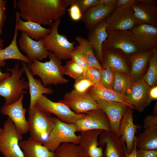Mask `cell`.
I'll list each match as a JSON object with an SVG mask.
<instances>
[{"label":"cell","instance_id":"cell-8","mask_svg":"<svg viewBox=\"0 0 157 157\" xmlns=\"http://www.w3.org/2000/svg\"><path fill=\"white\" fill-rule=\"evenodd\" d=\"M108 36L102 45V51H120L128 56L139 50L130 30L107 31Z\"/></svg>","mask_w":157,"mask_h":157},{"label":"cell","instance_id":"cell-31","mask_svg":"<svg viewBox=\"0 0 157 157\" xmlns=\"http://www.w3.org/2000/svg\"><path fill=\"white\" fill-rule=\"evenodd\" d=\"M136 147L146 150L157 149V125L145 129L136 137Z\"/></svg>","mask_w":157,"mask_h":157},{"label":"cell","instance_id":"cell-5","mask_svg":"<svg viewBox=\"0 0 157 157\" xmlns=\"http://www.w3.org/2000/svg\"><path fill=\"white\" fill-rule=\"evenodd\" d=\"M54 126L46 140L42 144L50 151L54 153L61 143L78 144L80 135H77L74 123L67 124L54 117Z\"/></svg>","mask_w":157,"mask_h":157},{"label":"cell","instance_id":"cell-45","mask_svg":"<svg viewBox=\"0 0 157 157\" xmlns=\"http://www.w3.org/2000/svg\"><path fill=\"white\" fill-rule=\"evenodd\" d=\"M136 157H157V149L146 150L137 148Z\"/></svg>","mask_w":157,"mask_h":157},{"label":"cell","instance_id":"cell-14","mask_svg":"<svg viewBox=\"0 0 157 157\" xmlns=\"http://www.w3.org/2000/svg\"><path fill=\"white\" fill-rule=\"evenodd\" d=\"M24 94H22L16 102L9 105H4L0 111L3 115L8 116L14 124L18 132L22 135L28 132V125L25 115L26 108L23 107Z\"/></svg>","mask_w":157,"mask_h":157},{"label":"cell","instance_id":"cell-43","mask_svg":"<svg viewBox=\"0 0 157 157\" xmlns=\"http://www.w3.org/2000/svg\"><path fill=\"white\" fill-rule=\"evenodd\" d=\"M6 0H1L0 2V35L2 33V28L6 17Z\"/></svg>","mask_w":157,"mask_h":157},{"label":"cell","instance_id":"cell-2","mask_svg":"<svg viewBox=\"0 0 157 157\" xmlns=\"http://www.w3.org/2000/svg\"><path fill=\"white\" fill-rule=\"evenodd\" d=\"M48 57V61L42 62L35 60L27 64L32 75L39 76L45 87L51 84L67 83L68 80L64 77V68L61 59L51 52Z\"/></svg>","mask_w":157,"mask_h":157},{"label":"cell","instance_id":"cell-21","mask_svg":"<svg viewBox=\"0 0 157 157\" xmlns=\"http://www.w3.org/2000/svg\"><path fill=\"white\" fill-rule=\"evenodd\" d=\"M116 8L99 3L89 8L83 15L81 20L89 31L105 20Z\"/></svg>","mask_w":157,"mask_h":157},{"label":"cell","instance_id":"cell-25","mask_svg":"<svg viewBox=\"0 0 157 157\" xmlns=\"http://www.w3.org/2000/svg\"><path fill=\"white\" fill-rule=\"evenodd\" d=\"M21 65L28 80L30 97V103L28 109L29 110L34 108L36 103L42 95L44 94H51L53 91L50 88L44 86L40 79L34 78L26 63L22 62Z\"/></svg>","mask_w":157,"mask_h":157},{"label":"cell","instance_id":"cell-26","mask_svg":"<svg viewBox=\"0 0 157 157\" xmlns=\"http://www.w3.org/2000/svg\"><path fill=\"white\" fill-rule=\"evenodd\" d=\"M15 26L18 31L24 33L32 39L38 41L46 37L50 33L51 28H45L38 24L22 20L19 12H16Z\"/></svg>","mask_w":157,"mask_h":157},{"label":"cell","instance_id":"cell-7","mask_svg":"<svg viewBox=\"0 0 157 157\" xmlns=\"http://www.w3.org/2000/svg\"><path fill=\"white\" fill-rule=\"evenodd\" d=\"M22 140V135L8 117L0 134V152L4 157H24L19 144V142Z\"/></svg>","mask_w":157,"mask_h":157},{"label":"cell","instance_id":"cell-17","mask_svg":"<svg viewBox=\"0 0 157 157\" xmlns=\"http://www.w3.org/2000/svg\"><path fill=\"white\" fill-rule=\"evenodd\" d=\"M133 109L129 107L124 113L119 126V137L122 143L125 144L127 153L129 154L133 149L136 140L137 129L140 127L133 122Z\"/></svg>","mask_w":157,"mask_h":157},{"label":"cell","instance_id":"cell-32","mask_svg":"<svg viewBox=\"0 0 157 157\" xmlns=\"http://www.w3.org/2000/svg\"><path fill=\"white\" fill-rule=\"evenodd\" d=\"M75 39L85 55L88 61L89 67L95 68L101 70V66L95 56L94 49L87 39L81 36H77Z\"/></svg>","mask_w":157,"mask_h":157},{"label":"cell","instance_id":"cell-11","mask_svg":"<svg viewBox=\"0 0 157 157\" xmlns=\"http://www.w3.org/2000/svg\"><path fill=\"white\" fill-rule=\"evenodd\" d=\"M151 88L143 78H140L132 84L123 96L134 109L142 112L149 105L148 95Z\"/></svg>","mask_w":157,"mask_h":157},{"label":"cell","instance_id":"cell-42","mask_svg":"<svg viewBox=\"0 0 157 157\" xmlns=\"http://www.w3.org/2000/svg\"><path fill=\"white\" fill-rule=\"evenodd\" d=\"M68 9L70 16L74 21L81 20L83 15L78 7L75 4H72Z\"/></svg>","mask_w":157,"mask_h":157},{"label":"cell","instance_id":"cell-22","mask_svg":"<svg viewBox=\"0 0 157 157\" xmlns=\"http://www.w3.org/2000/svg\"><path fill=\"white\" fill-rule=\"evenodd\" d=\"M135 26L147 24L157 27V7L136 2L132 6Z\"/></svg>","mask_w":157,"mask_h":157},{"label":"cell","instance_id":"cell-13","mask_svg":"<svg viewBox=\"0 0 157 157\" xmlns=\"http://www.w3.org/2000/svg\"><path fill=\"white\" fill-rule=\"evenodd\" d=\"M105 21L107 31H129L135 26L133 13L131 7L116 8Z\"/></svg>","mask_w":157,"mask_h":157},{"label":"cell","instance_id":"cell-3","mask_svg":"<svg viewBox=\"0 0 157 157\" xmlns=\"http://www.w3.org/2000/svg\"><path fill=\"white\" fill-rule=\"evenodd\" d=\"M6 70L11 74L0 83V96L5 99L4 105H8L17 101L21 95L27 93L24 90L28 89L29 85L25 78L22 77L24 71L22 67L20 69L19 61L13 68H7Z\"/></svg>","mask_w":157,"mask_h":157},{"label":"cell","instance_id":"cell-20","mask_svg":"<svg viewBox=\"0 0 157 157\" xmlns=\"http://www.w3.org/2000/svg\"><path fill=\"white\" fill-rule=\"evenodd\" d=\"M98 144L102 148L106 146L103 157H126L120 137L112 130L103 131L100 135Z\"/></svg>","mask_w":157,"mask_h":157},{"label":"cell","instance_id":"cell-52","mask_svg":"<svg viewBox=\"0 0 157 157\" xmlns=\"http://www.w3.org/2000/svg\"><path fill=\"white\" fill-rule=\"evenodd\" d=\"M4 40L0 38V50L3 49Z\"/></svg>","mask_w":157,"mask_h":157},{"label":"cell","instance_id":"cell-23","mask_svg":"<svg viewBox=\"0 0 157 157\" xmlns=\"http://www.w3.org/2000/svg\"><path fill=\"white\" fill-rule=\"evenodd\" d=\"M105 20L89 30L87 40L95 51L96 58L99 62H103L102 45L108 36Z\"/></svg>","mask_w":157,"mask_h":157},{"label":"cell","instance_id":"cell-39","mask_svg":"<svg viewBox=\"0 0 157 157\" xmlns=\"http://www.w3.org/2000/svg\"><path fill=\"white\" fill-rule=\"evenodd\" d=\"M67 6L72 4L76 5L83 15L90 7L99 3V0H64Z\"/></svg>","mask_w":157,"mask_h":157},{"label":"cell","instance_id":"cell-6","mask_svg":"<svg viewBox=\"0 0 157 157\" xmlns=\"http://www.w3.org/2000/svg\"><path fill=\"white\" fill-rule=\"evenodd\" d=\"M60 21L59 18L52 23L50 33L43 38V45L49 52L61 60H65L70 59V53L75 47V42H70L66 36L58 33Z\"/></svg>","mask_w":157,"mask_h":157},{"label":"cell","instance_id":"cell-51","mask_svg":"<svg viewBox=\"0 0 157 157\" xmlns=\"http://www.w3.org/2000/svg\"><path fill=\"white\" fill-rule=\"evenodd\" d=\"M136 2H140L145 4L156 5L155 1L152 0H136Z\"/></svg>","mask_w":157,"mask_h":157},{"label":"cell","instance_id":"cell-9","mask_svg":"<svg viewBox=\"0 0 157 157\" xmlns=\"http://www.w3.org/2000/svg\"><path fill=\"white\" fill-rule=\"evenodd\" d=\"M34 107L41 111L54 114L60 121L67 124L74 123L84 115L76 113L61 101H52L44 94L40 97Z\"/></svg>","mask_w":157,"mask_h":157},{"label":"cell","instance_id":"cell-12","mask_svg":"<svg viewBox=\"0 0 157 157\" xmlns=\"http://www.w3.org/2000/svg\"><path fill=\"white\" fill-rule=\"evenodd\" d=\"M60 101L77 114L99 109L96 101L88 92L80 93L73 90L65 94L63 99Z\"/></svg>","mask_w":157,"mask_h":157},{"label":"cell","instance_id":"cell-38","mask_svg":"<svg viewBox=\"0 0 157 157\" xmlns=\"http://www.w3.org/2000/svg\"><path fill=\"white\" fill-rule=\"evenodd\" d=\"M70 58L86 71L89 66L87 59L79 45L75 47L70 53Z\"/></svg>","mask_w":157,"mask_h":157},{"label":"cell","instance_id":"cell-33","mask_svg":"<svg viewBox=\"0 0 157 157\" xmlns=\"http://www.w3.org/2000/svg\"><path fill=\"white\" fill-rule=\"evenodd\" d=\"M132 84L129 74L115 72L113 90L123 95Z\"/></svg>","mask_w":157,"mask_h":157},{"label":"cell","instance_id":"cell-46","mask_svg":"<svg viewBox=\"0 0 157 157\" xmlns=\"http://www.w3.org/2000/svg\"><path fill=\"white\" fill-rule=\"evenodd\" d=\"M136 0H117L116 8H125L131 7Z\"/></svg>","mask_w":157,"mask_h":157},{"label":"cell","instance_id":"cell-30","mask_svg":"<svg viewBox=\"0 0 157 157\" xmlns=\"http://www.w3.org/2000/svg\"><path fill=\"white\" fill-rule=\"evenodd\" d=\"M19 144L24 157H54V153L50 151L42 144L30 137L20 141Z\"/></svg>","mask_w":157,"mask_h":157},{"label":"cell","instance_id":"cell-19","mask_svg":"<svg viewBox=\"0 0 157 157\" xmlns=\"http://www.w3.org/2000/svg\"><path fill=\"white\" fill-rule=\"evenodd\" d=\"M18 43L20 49L31 62L35 60H42L49 56V52L44 46L43 38L35 40L21 32Z\"/></svg>","mask_w":157,"mask_h":157},{"label":"cell","instance_id":"cell-48","mask_svg":"<svg viewBox=\"0 0 157 157\" xmlns=\"http://www.w3.org/2000/svg\"><path fill=\"white\" fill-rule=\"evenodd\" d=\"M123 146L125 151L126 157H136V153L137 147L136 140H135L134 142L133 149L129 154H128L126 152V145L124 143H123Z\"/></svg>","mask_w":157,"mask_h":157},{"label":"cell","instance_id":"cell-49","mask_svg":"<svg viewBox=\"0 0 157 157\" xmlns=\"http://www.w3.org/2000/svg\"><path fill=\"white\" fill-rule=\"evenodd\" d=\"M117 2V0H99V3L108 6L116 7Z\"/></svg>","mask_w":157,"mask_h":157},{"label":"cell","instance_id":"cell-34","mask_svg":"<svg viewBox=\"0 0 157 157\" xmlns=\"http://www.w3.org/2000/svg\"><path fill=\"white\" fill-rule=\"evenodd\" d=\"M157 47L154 51L149 60V65L147 72L143 78L151 88L154 86L157 80Z\"/></svg>","mask_w":157,"mask_h":157},{"label":"cell","instance_id":"cell-35","mask_svg":"<svg viewBox=\"0 0 157 157\" xmlns=\"http://www.w3.org/2000/svg\"><path fill=\"white\" fill-rule=\"evenodd\" d=\"M54 157H83L77 144L64 143L54 152Z\"/></svg>","mask_w":157,"mask_h":157},{"label":"cell","instance_id":"cell-18","mask_svg":"<svg viewBox=\"0 0 157 157\" xmlns=\"http://www.w3.org/2000/svg\"><path fill=\"white\" fill-rule=\"evenodd\" d=\"M99 108L105 113L111 130L119 137V126L122 119L129 107L122 103L99 100L96 101Z\"/></svg>","mask_w":157,"mask_h":157},{"label":"cell","instance_id":"cell-16","mask_svg":"<svg viewBox=\"0 0 157 157\" xmlns=\"http://www.w3.org/2000/svg\"><path fill=\"white\" fill-rule=\"evenodd\" d=\"M103 131L94 129L81 132L78 147L83 157H103L98 138Z\"/></svg>","mask_w":157,"mask_h":157},{"label":"cell","instance_id":"cell-36","mask_svg":"<svg viewBox=\"0 0 157 157\" xmlns=\"http://www.w3.org/2000/svg\"><path fill=\"white\" fill-rule=\"evenodd\" d=\"M63 68L64 74L75 81L85 78V70L72 59L67 61Z\"/></svg>","mask_w":157,"mask_h":157},{"label":"cell","instance_id":"cell-15","mask_svg":"<svg viewBox=\"0 0 157 157\" xmlns=\"http://www.w3.org/2000/svg\"><path fill=\"white\" fill-rule=\"evenodd\" d=\"M140 51H146L157 47V27L147 24L135 26L130 30Z\"/></svg>","mask_w":157,"mask_h":157},{"label":"cell","instance_id":"cell-55","mask_svg":"<svg viewBox=\"0 0 157 157\" xmlns=\"http://www.w3.org/2000/svg\"><path fill=\"white\" fill-rule=\"evenodd\" d=\"M1 1V0H0V2Z\"/></svg>","mask_w":157,"mask_h":157},{"label":"cell","instance_id":"cell-47","mask_svg":"<svg viewBox=\"0 0 157 157\" xmlns=\"http://www.w3.org/2000/svg\"><path fill=\"white\" fill-rule=\"evenodd\" d=\"M157 99V86L155 85L151 88L149 93L148 102L149 104L153 100Z\"/></svg>","mask_w":157,"mask_h":157},{"label":"cell","instance_id":"cell-1","mask_svg":"<svg viewBox=\"0 0 157 157\" xmlns=\"http://www.w3.org/2000/svg\"><path fill=\"white\" fill-rule=\"evenodd\" d=\"M14 4L22 19L50 26L65 14L68 7L64 0H18Z\"/></svg>","mask_w":157,"mask_h":157},{"label":"cell","instance_id":"cell-4","mask_svg":"<svg viewBox=\"0 0 157 157\" xmlns=\"http://www.w3.org/2000/svg\"><path fill=\"white\" fill-rule=\"evenodd\" d=\"M28 111L27 120L30 137L43 144L54 126V117L51 113L41 111L35 107Z\"/></svg>","mask_w":157,"mask_h":157},{"label":"cell","instance_id":"cell-10","mask_svg":"<svg viewBox=\"0 0 157 157\" xmlns=\"http://www.w3.org/2000/svg\"><path fill=\"white\" fill-rule=\"evenodd\" d=\"M84 114L83 117L74 123L76 131L94 129L112 130L107 117L101 109L90 110Z\"/></svg>","mask_w":157,"mask_h":157},{"label":"cell","instance_id":"cell-27","mask_svg":"<svg viewBox=\"0 0 157 157\" xmlns=\"http://www.w3.org/2000/svg\"><path fill=\"white\" fill-rule=\"evenodd\" d=\"M119 50L103 51V65H105L117 72L129 74V70L126 58Z\"/></svg>","mask_w":157,"mask_h":157},{"label":"cell","instance_id":"cell-29","mask_svg":"<svg viewBox=\"0 0 157 157\" xmlns=\"http://www.w3.org/2000/svg\"><path fill=\"white\" fill-rule=\"evenodd\" d=\"M18 30L15 26L13 39L10 44L6 48L0 50V67L4 66L6 64L5 60L15 59L21 61L27 64L31 61L20 51L17 44Z\"/></svg>","mask_w":157,"mask_h":157},{"label":"cell","instance_id":"cell-44","mask_svg":"<svg viewBox=\"0 0 157 157\" xmlns=\"http://www.w3.org/2000/svg\"><path fill=\"white\" fill-rule=\"evenodd\" d=\"M157 125V115H149L145 117L143 123V128L145 129Z\"/></svg>","mask_w":157,"mask_h":157},{"label":"cell","instance_id":"cell-24","mask_svg":"<svg viewBox=\"0 0 157 157\" xmlns=\"http://www.w3.org/2000/svg\"><path fill=\"white\" fill-rule=\"evenodd\" d=\"M154 49L146 51H139L128 56L131 64L129 74L133 83L141 78Z\"/></svg>","mask_w":157,"mask_h":157},{"label":"cell","instance_id":"cell-54","mask_svg":"<svg viewBox=\"0 0 157 157\" xmlns=\"http://www.w3.org/2000/svg\"><path fill=\"white\" fill-rule=\"evenodd\" d=\"M3 131V129L0 128V134Z\"/></svg>","mask_w":157,"mask_h":157},{"label":"cell","instance_id":"cell-53","mask_svg":"<svg viewBox=\"0 0 157 157\" xmlns=\"http://www.w3.org/2000/svg\"><path fill=\"white\" fill-rule=\"evenodd\" d=\"M157 105L156 104L155 105V106L154 107V113L153 115H157Z\"/></svg>","mask_w":157,"mask_h":157},{"label":"cell","instance_id":"cell-37","mask_svg":"<svg viewBox=\"0 0 157 157\" xmlns=\"http://www.w3.org/2000/svg\"><path fill=\"white\" fill-rule=\"evenodd\" d=\"M101 67V80L99 84L106 88L112 90L115 71L105 65H103Z\"/></svg>","mask_w":157,"mask_h":157},{"label":"cell","instance_id":"cell-41","mask_svg":"<svg viewBox=\"0 0 157 157\" xmlns=\"http://www.w3.org/2000/svg\"><path fill=\"white\" fill-rule=\"evenodd\" d=\"M93 84L90 81L84 78L75 81L74 90L80 93L87 92Z\"/></svg>","mask_w":157,"mask_h":157},{"label":"cell","instance_id":"cell-50","mask_svg":"<svg viewBox=\"0 0 157 157\" xmlns=\"http://www.w3.org/2000/svg\"><path fill=\"white\" fill-rule=\"evenodd\" d=\"M10 73L7 72L3 73L0 70V83L10 76Z\"/></svg>","mask_w":157,"mask_h":157},{"label":"cell","instance_id":"cell-28","mask_svg":"<svg viewBox=\"0 0 157 157\" xmlns=\"http://www.w3.org/2000/svg\"><path fill=\"white\" fill-rule=\"evenodd\" d=\"M88 92L96 101L103 100L120 102L134 109V108L127 101L123 95L112 89L106 88L100 84L93 85L89 89Z\"/></svg>","mask_w":157,"mask_h":157},{"label":"cell","instance_id":"cell-40","mask_svg":"<svg viewBox=\"0 0 157 157\" xmlns=\"http://www.w3.org/2000/svg\"><path fill=\"white\" fill-rule=\"evenodd\" d=\"M101 76V70L89 67L86 71L85 78L90 81L94 85H97L100 83Z\"/></svg>","mask_w":157,"mask_h":157}]
</instances>
